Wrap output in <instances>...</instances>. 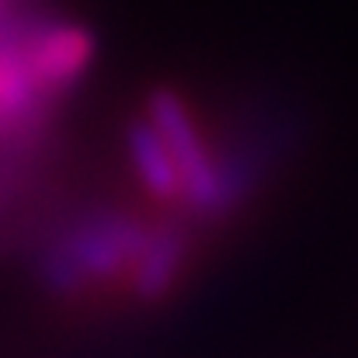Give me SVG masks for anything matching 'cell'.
I'll return each mask as SVG.
<instances>
[{
    "label": "cell",
    "mask_w": 358,
    "mask_h": 358,
    "mask_svg": "<svg viewBox=\"0 0 358 358\" xmlns=\"http://www.w3.org/2000/svg\"><path fill=\"white\" fill-rule=\"evenodd\" d=\"M150 125L160 132V139L167 143L178 174H181V195L192 199L195 206H223V178L216 171V164L209 160L188 108L181 105V98L174 91H153L150 94Z\"/></svg>",
    "instance_id": "obj_1"
},
{
    "label": "cell",
    "mask_w": 358,
    "mask_h": 358,
    "mask_svg": "<svg viewBox=\"0 0 358 358\" xmlns=\"http://www.w3.org/2000/svg\"><path fill=\"white\" fill-rule=\"evenodd\" d=\"M129 153L136 160V171H139L143 185L157 199H178L181 195L178 164H174L167 143L160 139V132L150 122H132L129 125Z\"/></svg>",
    "instance_id": "obj_4"
},
{
    "label": "cell",
    "mask_w": 358,
    "mask_h": 358,
    "mask_svg": "<svg viewBox=\"0 0 358 358\" xmlns=\"http://www.w3.org/2000/svg\"><path fill=\"white\" fill-rule=\"evenodd\" d=\"M139 254L143 257H139V271H136V292L146 299H157L167 292V285L174 278V268L185 254V240L181 234H160V237L146 240Z\"/></svg>",
    "instance_id": "obj_5"
},
{
    "label": "cell",
    "mask_w": 358,
    "mask_h": 358,
    "mask_svg": "<svg viewBox=\"0 0 358 358\" xmlns=\"http://www.w3.org/2000/svg\"><path fill=\"white\" fill-rule=\"evenodd\" d=\"M91 35L84 31V28H56V31H49L38 45H35V52H31V59H28V66H31V77H35V84H70V80H77L80 73H84V66H87V59H91Z\"/></svg>",
    "instance_id": "obj_3"
},
{
    "label": "cell",
    "mask_w": 358,
    "mask_h": 358,
    "mask_svg": "<svg viewBox=\"0 0 358 358\" xmlns=\"http://www.w3.org/2000/svg\"><path fill=\"white\" fill-rule=\"evenodd\" d=\"M143 243L146 240L132 223L105 220L98 227H87L66 250L52 254L45 261V275L52 285H77L84 275H108L125 257H139Z\"/></svg>",
    "instance_id": "obj_2"
}]
</instances>
